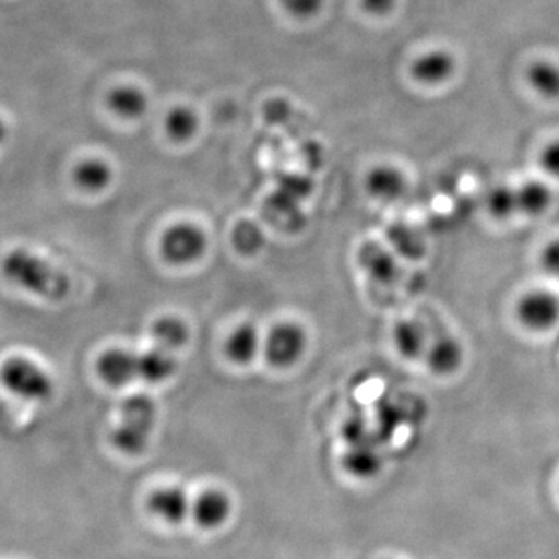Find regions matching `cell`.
I'll return each instance as SVG.
<instances>
[{
    "label": "cell",
    "instance_id": "6da1fadb",
    "mask_svg": "<svg viewBox=\"0 0 559 559\" xmlns=\"http://www.w3.org/2000/svg\"><path fill=\"white\" fill-rule=\"evenodd\" d=\"M3 274L14 285L46 300H62L70 289L64 272L24 249L13 250L5 257Z\"/></svg>",
    "mask_w": 559,
    "mask_h": 559
},
{
    "label": "cell",
    "instance_id": "7a4b0ae2",
    "mask_svg": "<svg viewBox=\"0 0 559 559\" xmlns=\"http://www.w3.org/2000/svg\"><path fill=\"white\" fill-rule=\"evenodd\" d=\"M2 382L14 396L33 403L47 401L53 393L49 373L38 364L21 356H14L3 364Z\"/></svg>",
    "mask_w": 559,
    "mask_h": 559
},
{
    "label": "cell",
    "instance_id": "3957f363",
    "mask_svg": "<svg viewBox=\"0 0 559 559\" xmlns=\"http://www.w3.org/2000/svg\"><path fill=\"white\" fill-rule=\"evenodd\" d=\"M514 312L525 330L547 333L559 323V296L550 289H530L516 301Z\"/></svg>",
    "mask_w": 559,
    "mask_h": 559
},
{
    "label": "cell",
    "instance_id": "277c9868",
    "mask_svg": "<svg viewBox=\"0 0 559 559\" xmlns=\"http://www.w3.org/2000/svg\"><path fill=\"white\" fill-rule=\"evenodd\" d=\"M207 250V235L201 227L190 223H179L165 230L160 241V252L171 264L194 263Z\"/></svg>",
    "mask_w": 559,
    "mask_h": 559
},
{
    "label": "cell",
    "instance_id": "5b68a950",
    "mask_svg": "<svg viewBox=\"0 0 559 559\" xmlns=\"http://www.w3.org/2000/svg\"><path fill=\"white\" fill-rule=\"evenodd\" d=\"M308 337L297 323H278L267 333L263 349L267 362L277 369L294 366L307 349Z\"/></svg>",
    "mask_w": 559,
    "mask_h": 559
},
{
    "label": "cell",
    "instance_id": "8992f818",
    "mask_svg": "<svg viewBox=\"0 0 559 559\" xmlns=\"http://www.w3.org/2000/svg\"><path fill=\"white\" fill-rule=\"evenodd\" d=\"M97 373L109 388H124L139 378V355L124 348L106 349L97 360Z\"/></svg>",
    "mask_w": 559,
    "mask_h": 559
},
{
    "label": "cell",
    "instance_id": "52a82bcc",
    "mask_svg": "<svg viewBox=\"0 0 559 559\" xmlns=\"http://www.w3.org/2000/svg\"><path fill=\"white\" fill-rule=\"evenodd\" d=\"M457 69V61L447 50H429L415 58L411 66L412 79L423 86L433 87L447 83Z\"/></svg>",
    "mask_w": 559,
    "mask_h": 559
},
{
    "label": "cell",
    "instance_id": "ba28073f",
    "mask_svg": "<svg viewBox=\"0 0 559 559\" xmlns=\"http://www.w3.org/2000/svg\"><path fill=\"white\" fill-rule=\"evenodd\" d=\"M231 500L221 489H205L191 503V516L202 530H216L229 521Z\"/></svg>",
    "mask_w": 559,
    "mask_h": 559
},
{
    "label": "cell",
    "instance_id": "9c48e42d",
    "mask_svg": "<svg viewBox=\"0 0 559 559\" xmlns=\"http://www.w3.org/2000/svg\"><path fill=\"white\" fill-rule=\"evenodd\" d=\"M367 193L382 204L399 202L407 191V178L393 165H378L366 179Z\"/></svg>",
    "mask_w": 559,
    "mask_h": 559
},
{
    "label": "cell",
    "instance_id": "30bf717a",
    "mask_svg": "<svg viewBox=\"0 0 559 559\" xmlns=\"http://www.w3.org/2000/svg\"><path fill=\"white\" fill-rule=\"evenodd\" d=\"M465 359V349L460 341L452 336H439L430 341L425 355L426 366L437 377H451L457 373Z\"/></svg>",
    "mask_w": 559,
    "mask_h": 559
},
{
    "label": "cell",
    "instance_id": "8fae6325",
    "mask_svg": "<svg viewBox=\"0 0 559 559\" xmlns=\"http://www.w3.org/2000/svg\"><path fill=\"white\" fill-rule=\"evenodd\" d=\"M189 495L179 487L159 488L150 496L148 509L154 516L170 525L182 524L191 514Z\"/></svg>",
    "mask_w": 559,
    "mask_h": 559
},
{
    "label": "cell",
    "instance_id": "7c38bea8",
    "mask_svg": "<svg viewBox=\"0 0 559 559\" xmlns=\"http://www.w3.org/2000/svg\"><path fill=\"white\" fill-rule=\"evenodd\" d=\"M392 341L401 358L407 360L425 359L430 344L425 323L417 319H403L392 330Z\"/></svg>",
    "mask_w": 559,
    "mask_h": 559
},
{
    "label": "cell",
    "instance_id": "4fadbf2b",
    "mask_svg": "<svg viewBox=\"0 0 559 559\" xmlns=\"http://www.w3.org/2000/svg\"><path fill=\"white\" fill-rule=\"evenodd\" d=\"M176 369H178V362L170 349L154 345L148 352L139 355V378L151 384L170 380Z\"/></svg>",
    "mask_w": 559,
    "mask_h": 559
},
{
    "label": "cell",
    "instance_id": "5bb4252c",
    "mask_svg": "<svg viewBox=\"0 0 559 559\" xmlns=\"http://www.w3.org/2000/svg\"><path fill=\"white\" fill-rule=\"evenodd\" d=\"M516 193L521 215L530 216V218H538L549 212L554 204V191L543 180H527L518 187Z\"/></svg>",
    "mask_w": 559,
    "mask_h": 559
},
{
    "label": "cell",
    "instance_id": "9a60e30c",
    "mask_svg": "<svg viewBox=\"0 0 559 559\" xmlns=\"http://www.w3.org/2000/svg\"><path fill=\"white\" fill-rule=\"evenodd\" d=\"M359 264L374 282L392 283L399 274V264L392 253L377 242L360 249Z\"/></svg>",
    "mask_w": 559,
    "mask_h": 559
},
{
    "label": "cell",
    "instance_id": "2e32d148",
    "mask_svg": "<svg viewBox=\"0 0 559 559\" xmlns=\"http://www.w3.org/2000/svg\"><path fill=\"white\" fill-rule=\"evenodd\" d=\"M261 337L259 330L253 323H242L231 331L229 340L226 342V355L231 362L238 366H246L252 362L257 353L260 352Z\"/></svg>",
    "mask_w": 559,
    "mask_h": 559
},
{
    "label": "cell",
    "instance_id": "e0dca14e",
    "mask_svg": "<svg viewBox=\"0 0 559 559\" xmlns=\"http://www.w3.org/2000/svg\"><path fill=\"white\" fill-rule=\"evenodd\" d=\"M106 103L117 117L124 120L140 119L148 108V98L134 86L116 87L109 92Z\"/></svg>",
    "mask_w": 559,
    "mask_h": 559
},
{
    "label": "cell",
    "instance_id": "ac0fdd59",
    "mask_svg": "<svg viewBox=\"0 0 559 559\" xmlns=\"http://www.w3.org/2000/svg\"><path fill=\"white\" fill-rule=\"evenodd\" d=\"M151 337L157 347L170 349L182 348L189 342V325L176 316H164L151 326Z\"/></svg>",
    "mask_w": 559,
    "mask_h": 559
},
{
    "label": "cell",
    "instance_id": "d6986e66",
    "mask_svg": "<svg viewBox=\"0 0 559 559\" xmlns=\"http://www.w3.org/2000/svg\"><path fill=\"white\" fill-rule=\"evenodd\" d=\"M151 430L138 423L123 421L110 433L114 448L127 455H139L148 448Z\"/></svg>",
    "mask_w": 559,
    "mask_h": 559
},
{
    "label": "cell",
    "instance_id": "ffe728a7",
    "mask_svg": "<svg viewBox=\"0 0 559 559\" xmlns=\"http://www.w3.org/2000/svg\"><path fill=\"white\" fill-rule=\"evenodd\" d=\"M73 179L81 190L90 191V193H98L105 190L112 180V170L105 160L92 159L83 160L76 165L73 171Z\"/></svg>",
    "mask_w": 559,
    "mask_h": 559
},
{
    "label": "cell",
    "instance_id": "44dd1931",
    "mask_svg": "<svg viewBox=\"0 0 559 559\" xmlns=\"http://www.w3.org/2000/svg\"><path fill=\"white\" fill-rule=\"evenodd\" d=\"M530 87L547 100L559 98V66L551 61H536L527 69Z\"/></svg>",
    "mask_w": 559,
    "mask_h": 559
},
{
    "label": "cell",
    "instance_id": "7402d4cb",
    "mask_svg": "<svg viewBox=\"0 0 559 559\" xmlns=\"http://www.w3.org/2000/svg\"><path fill=\"white\" fill-rule=\"evenodd\" d=\"M344 468L352 476L370 477L378 473L381 466L380 455L374 452L373 448L364 447V444H353L347 454L342 459Z\"/></svg>",
    "mask_w": 559,
    "mask_h": 559
},
{
    "label": "cell",
    "instance_id": "603a6c76",
    "mask_svg": "<svg viewBox=\"0 0 559 559\" xmlns=\"http://www.w3.org/2000/svg\"><path fill=\"white\" fill-rule=\"evenodd\" d=\"M120 418L123 421L138 423L145 428L153 429L156 423V404L150 396L139 393V395L128 396L120 406Z\"/></svg>",
    "mask_w": 559,
    "mask_h": 559
},
{
    "label": "cell",
    "instance_id": "cb8c5ba5",
    "mask_svg": "<svg viewBox=\"0 0 559 559\" xmlns=\"http://www.w3.org/2000/svg\"><path fill=\"white\" fill-rule=\"evenodd\" d=\"M198 116L187 106H176L165 119V131L175 142H186L193 138L198 131Z\"/></svg>",
    "mask_w": 559,
    "mask_h": 559
},
{
    "label": "cell",
    "instance_id": "d4e9b609",
    "mask_svg": "<svg viewBox=\"0 0 559 559\" xmlns=\"http://www.w3.org/2000/svg\"><path fill=\"white\" fill-rule=\"evenodd\" d=\"M485 204L489 215L499 221L509 219L520 213L516 189H511L509 186L495 187L489 191Z\"/></svg>",
    "mask_w": 559,
    "mask_h": 559
},
{
    "label": "cell",
    "instance_id": "484cf974",
    "mask_svg": "<svg viewBox=\"0 0 559 559\" xmlns=\"http://www.w3.org/2000/svg\"><path fill=\"white\" fill-rule=\"evenodd\" d=\"M231 245L242 255H255L264 246V234L252 221H241L231 230Z\"/></svg>",
    "mask_w": 559,
    "mask_h": 559
},
{
    "label": "cell",
    "instance_id": "4316f807",
    "mask_svg": "<svg viewBox=\"0 0 559 559\" xmlns=\"http://www.w3.org/2000/svg\"><path fill=\"white\" fill-rule=\"evenodd\" d=\"M283 9L297 20L307 21L322 10L323 0H280Z\"/></svg>",
    "mask_w": 559,
    "mask_h": 559
},
{
    "label": "cell",
    "instance_id": "83f0119b",
    "mask_svg": "<svg viewBox=\"0 0 559 559\" xmlns=\"http://www.w3.org/2000/svg\"><path fill=\"white\" fill-rule=\"evenodd\" d=\"M539 264L546 275L559 282V238L544 246L539 253Z\"/></svg>",
    "mask_w": 559,
    "mask_h": 559
},
{
    "label": "cell",
    "instance_id": "f1b7e54d",
    "mask_svg": "<svg viewBox=\"0 0 559 559\" xmlns=\"http://www.w3.org/2000/svg\"><path fill=\"white\" fill-rule=\"evenodd\" d=\"M539 167L550 178L559 179V139L547 143L539 154Z\"/></svg>",
    "mask_w": 559,
    "mask_h": 559
},
{
    "label": "cell",
    "instance_id": "f546056e",
    "mask_svg": "<svg viewBox=\"0 0 559 559\" xmlns=\"http://www.w3.org/2000/svg\"><path fill=\"white\" fill-rule=\"evenodd\" d=\"M396 5V0H362V9L371 16H385L393 7Z\"/></svg>",
    "mask_w": 559,
    "mask_h": 559
}]
</instances>
